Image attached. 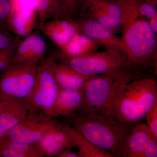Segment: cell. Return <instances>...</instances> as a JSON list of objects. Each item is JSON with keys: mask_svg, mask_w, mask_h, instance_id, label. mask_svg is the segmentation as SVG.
Instances as JSON below:
<instances>
[{"mask_svg": "<svg viewBox=\"0 0 157 157\" xmlns=\"http://www.w3.org/2000/svg\"><path fill=\"white\" fill-rule=\"evenodd\" d=\"M157 102V84L153 76L134 78L124 84L113 99L109 117L123 124L135 125Z\"/></svg>", "mask_w": 157, "mask_h": 157, "instance_id": "cell-1", "label": "cell"}, {"mask_svg": "<svg viewBox=\"0 0 157 157\" xmlns=\"http://www.w3.org/2000/svg\"><path fill=\"white\" fill-rule=\"evenodd\" d=\"M70 118L73 127L96 146L114 157H127V137L134 125L120 123L83 109Z\"/></svg>", "mask_w": 157, "mask_h": 157, "instance_id": "cell-2", "label": "cell"}, {"mask_svg": "<svg viewBox=\"0 0 157 157\" xmlns=\"http://www.w3.org/2000/svg\"><path fill=\"white\" fill-rule=\"evenodd\" d=\"M126 57L131 70L144 74L150 68L156 69L157 35L147 20L140 17L129 19L121 28Z\"/></svg>", "mask_w": 157, "mask_h": 157, "instance_id": "cell-3", "label": "cell"}, {"mask_svg": "<svg viewBox=\"0 0 157 157\" xmlns=\"http://www.w3.org/2000/svg\"><path fill=\"white\" fill-rule=\"evenodd\" d=\"M144 76L137 71L129 70L90 76L82 90L84 95L82 109L110 118L111 104L120 88L134 78Z\"/></svg>", "mask_w": 157, "mask_h": 157, "instance_id": "cell-4", "label": "cell"}, {"mask_svg": "<svg viewBox=\"0 0 157 157\" xmlns=\"http://www.w3.org/2000/svg\"><path fill=\"white\" fill-rule=\"evenodd\" d=\"M83 76H90L131 70L126 56L116 51L105 50L75 56H53Z\"/></svg>", "mask_w": 157, "mask_h": 157, "instance_id": "cell-5", "label": "cell"}, {"mask_svg": "<svg viewBox=\"0 0 157 157\" xmlns=\"http://www.w3.org/2000/svg\"><path fill=\"white\" fill-rule=\"evenodd\" d=\"M52 56L39 62L36 83L29 94L24 100L29 112L40 113L56 117L54 106L59 87L52 70Z\"/></svg>", "mask_w": 157, "mask_h": 157, "instance_id": "cell-6", "label": "cell"}, {"mask_svg": "<svg viewBox=\"0 0 157 157\" xmlns=\"http://www.w3.org/2000/svg\"><path fill=\"white\" fill-rule=\"evenodd\" d=\"M38 63L10 64L3 70L0 75V101L25 99L36 83Z\"/></svg>", "mask_w": 157, "mask_h": 157, "instance_id": "cell-7", "label": "cell"}, {"mask_svg": "<svg viewBox=\"0 0 157 157\" xmlns=\"http://www.w3.org/2000/svg\"><path fill=\"white\" fill-rule=\"evenodd\" d=\"M58 123L54 118L43 113L29 112L8 137L15 142L36 144Z\"/></svg>", "mask_w": 157, "mask_h": 157, "instance_id": "cell-8", "label": "cell"}, {"mask_svg": "<svg viewBox=\"0 0 157 157\" xmlns=\"http://www.w3.org/2000/svg\"><path fill=\"white\" fill-rule=\"evenodd\" d=\"M82 16L98 21L115 33L121 25L122 12L117 0H86Z\"/></svg>", "mask_w": 157, "mask_h": 157, "instance_id": "cell-9", "label": "cell"}, {"mask_svg": "<svg viewBox=\"0 0 157 157\" xmlns=\"http://www.w3.org/2000/svg\"><path fill=\"white\" fill-rule=\"evenodd\" d=\"M75 21L80 34L103 46L105 50L116 51L124 55L125 49L121 39L107 27L86 17H79Z\"/></svg>", "mask_w": 157, "mask_h": 157, "instance_id": "cell-10", "label": "cell"}, {"mask_svg": "<svg viewBox=\"0 0 157 157\" xmlns=\"http://www.w3.org/2000/svg\"><path fill=\"white\" fill-rule=\"evenodd\" d=\"M36 21L33 3H25L11 7V12L4 25L8 31L18 37L27 36L33 32Z\"/></svg>", "mask_w": 157, "mask_h": 157, "instance_id": "cell-11", "label": "cell"}, {"mask_svg": "<svg viewBox=\"0 0 157 157\" xmlns=\"http://www.w3.org/2000/svg\"><path fill=\"white\" fill-rule=\"evenodd\" d=\"M46 44L44 39L38 34L31 33L17 44L11 64L19 65L25 63H39L44 58Z\"/></svg>", "mask_w": 157, "mask_h": 157, "instance_id": "cell-12", "label": "cell"}, {"mask_svg": "<svg viewBox=\"0 0 157 157\" xmlns=\"http://www.w3.org/2000/svg\"><path fill=\"white\" fill-rule=\"evenodd\" d=\"M29 111L24 100L1 101L0 141L25 117Z\"/></svg>", "mask_w": 157, "mask_h": 157, "instance_id": "cell-13", "label": "cell"}, {"mask_svg": "<svg viewBox=\"0 0 157 157\" xmlns=\"http://www.w3.org/2000/svg\"><path fill=\"white\" fill-rule=\"evenodd\" d=\"M37 144L44 156L47 157H57L61 152L74 147L65 125L59 123Z\"/></svg>", "mask_w": 157, "mask_h": 157, "instance_id": "cell-14", "label": "cell"}, {"mask_svg": "<svg viewBox=\"0 0 157 157\" xmlns=\"http://www.w3.org/2000/svg\"><path fill=\"white\" fill-rule=\"evenodd\" d=\"M39 30L59 48L79 33L75 20L64 18L49 20L42 25Z\"/></svg>", "mask_w": 157, "mask_h": 157, "instance_id": "cell-15", "label": "cell"}, {"mask_svg": "<svg viewBox=\"0 0 157 157\" xmlns=\"http://www.w3.org/2000/svg\"><path fill=\"white\" fill-rule=\"evenodd\" d=\"M84 107V95L82 90L64 89L59 88L54 106L56 117L70 118L81 111Z\"/></svg>", "mask_w": 157, "mask_h": 157, "instance_id": "cell-16", "label": "cell"}, {"mask_svg": "<svg viewBox=\"0 0 157 157\" xmlns=\"http://www.w3.org/2000/svg\"><path fill=\"white\" fill-rule=\"evenodd\" d=\"M52 70L59 87L64 89L82 90L90 77L82 75L67 65L57 63L54 58Z\"/></svg>", "mask_w": 157, "mask_h": 157, "instance_id": "cell-17", "label": "cell"}, {"mask_svg": "<svg viewBox=\"0 0 157 157\" xmlns=\"http://www.w3.org/2000/svg\"><path fill=\"white\" fill-rule=\"evenodd\" d=\"M153 137L146 124H136L132 126L128 137L126 144L127 157H141L148 143Z\"/></svg>", "mask_w": 157, "mask_h": 157, "instance_id": "cell-18", "label": "cell"}, {"mask_svg": "<svg viewBox=\"0 0 157 157\" xmlns=\"http://www.w3.org/2000/svg\"><path fill=\"white\" fill-rule=\"evenodd\" d=\"M37 144L15 142L8 137L0 141V157H43Z\"/></svg>", "mask_w": 157, "mask_h": 157, "instance_id": "cell-19", "label": "cell"}, {"mask_svg": "<svg viewBox=\"0 0 157 157\" xmlns=\"http://www.w3.org/2000/svg\"><path fill=\"white\" fill-rule=\"evenodd\" d=\"M74 144V147L78 149L80 157H114L111 154L99 148L88 140L73 127L65 125Z\"/></svg>", "mask_w": 157, "mask_h": 157, "instance_id": "cell-20", "label": "cell"}, {"mask_svg": "<svg viewBox=\"0 0 157 157\" xmlns=\"http://www.w3.org/2000/svg\"><path fill=\"white\" fill-rule=\"evenodd\" d=\"M100 45L80 33L76 34L70 41L59 48V54L66 56H75L95 52Z\"/></svg>", "mask_w": 157, "mask_h": 157, "instance_id": "cell-21", "label": "cell"}, {"mask_svg": "<svg viewBox=\"0 0 157 157\" xmlns=\"http://www.w3.org/2000/svg\"><path fill=\"white\" fill-rule=\"evenodd\" d=\"M36 14L39 29L49 20L64 18V15L58 0H32Z\"/></svg>", "mask_w": 157, "mask_h": 157, "instance_id": "cell-22", "label": "cell"}, {"mask_svg": "<svg viewBox=\"0 0 157 157\" xmlns=\"http://www.w3.org/2000/svg\"><path fill=\"white\" fill-rule=\"evenodd\" d=\"M65 17L76 20L80 17L86 0H58Z\"/></svg>", "mask_w": 157, "mask_h": 157, "instance_id": "cell-23", "label": "cell"}, {"mask_svg": "<svg viewBox=\"0 0 157 157\" xmlns=\"http://www.w3.org/2000/svg\"><path fill=\"white\" fill-rule=\"evenodd\" d=\"M138 15L141 18L148 20L157 17V5L151 0H135Z\"/></svg>", "mask_w": 157, "mask_h": 157, "instance_id": "cell-24", "label": "cell"}, {"mask_svg": "<svg viewBox=\"0 0 157 157\" xmlns=\"http://www.w3.org/2000/svg\"><path fill=\"white\" fill-rule=\"evenodd\" d=\"M144 117L153 137L157 139V102L147 113Z\"/></svg>", "mask_w": 157, "mask_h": 157, "instance_id": "cell-25", "label": "cell"}, {"mask_svg": "<svg viewBox=\"0 0 157 157\" xmlns=\"http://www.w3.org/2000/svg\"><path fill=\"white\" fill-rule=\"evenodd\" d=\"M19 41L7 48L0 50V71H2L11 64V58Z\"/></svg>", "mask_w": 157, "mask_h": 157, "instance_id": "cell-26", "label": "cell"}, {"mask_svg": "<svg viewBox=\"0 0 157 157\" xmlns=\"http://www.w3.org/2000/svg\"><path fill=\"white\" fill-rule=\"evenodd\" d=\"M19 40L18 38L12 36L4 25L0 23V50L13 45Z\"/></svg>", "mask_w": 157, "mask_h": 157, "instance_id": "cell-27", "label": "cell"}, {"mask_svg": "<svg viewBox=\"0 0 157 157\" xmlns=\"http://www.w3.org/2000/svg\"><path fill=\"white\" fill-rule=\"evenodd\" d=\"M157 157V139L152 137L149 140L141 157Z\"/></svg>", "mask_w": 157, "mask_h": 157, "instance_id": "cell-28", "label": "cell"}, {"mask_svg": "<svg viewBox=\"0 0 157 157\" xmlns=\"http://www.w3.org/2000/svg\"><path fill=\"white\" fill-rule=\"evenodd\" d=\"M11 10V4L8 0H0V23L4 25Z\"/></svg>", "mask_w": 157, "mask_h": 157, "instance_id": "cell-29", "label": "cell"}, {"mask_svg": "<svg viewBox=\"0 0 157 157\" xmlns=\"http://www.w3.org/2000/svg\"><path fill=\"white\" fill-rule=\"evenodd\" d=\"M57 157H80L78 152L71 151V150H67L58 155Z\"/></svg>", "mask_w": 157, "mask_h": 157, "instance_id": "cell-30", "label": "cell"}, {"mask_svg": "<svg viewBox=\"0 0 157 157\" xmlns=\"http://www.w3.org/2000/svg\"><path fill=\"white\" fill-rule=\"evenodd\" d=\"M147 21L151 28L157 35V17L148 20Z\"/></svg>", "mask_w": 157, "mask_h": 157, "instance_id": "cell-31", "label": "cell"}, {"mask_svg": "<svg viewBox=\"0 0 157 157\" xmlns=\"http://www.w3.org/2000/svg\"><path fill=\"white\" fill-rule=\"evenodd\" d=\"M10 4H13V3L16 2H19L21 0H8Z\"/></svg>", "mask_w": 157, "mask_h": 157, "instance_id": "cell-32", "label": "cell"}, {"mask_svg": "<svg viewBox=\"0 0 157 157\" xmlns=\"http://www.w3.org/2000/svg\"><path fill=\"white\" fill-rule=\"evenodd\" d=\"M154 3H155V4H156L157 5V0H151Z\"/></svg>", "mask_w": 157, "mask_h": 157, "instance_id": "cell-33", "label": "cell"}, {"mask_svg": "<svg viewBox=\"0 0 157 157\" xmlns=\"http://www.w3.org/2000/svg\"><path fill=\"white\" fill-rule=\"evenodd\" d=\"M0 104H1V101H0Z\"/></svg>", "mask_w": 157, "mask_h": 157, "instance_id": "cell-34", "label": "cell"}]
</instances>
